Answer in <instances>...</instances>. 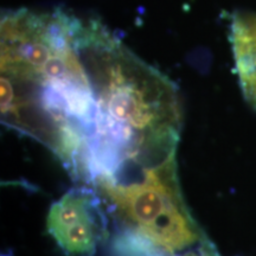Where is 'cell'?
Instances as JSON below:
<instances>
[{"mask_svg":"<svg viewBox=\"0 0 256 256\" xmlns=\"http://www.w3.org/2000/svg\"><path fill=\"white\" fill-rule=\"evenodd\" d=\"M126 230L151 241L172 256L209 241L188 211L177 168L140 184L107 188L98 192Z\"/></svg>","mask_w":256,"mask_h":256,"instance_id":"6da1fadb","label":"cell"},{"mask_svg":"<svg viewBox=\"0 0 256 256\" xmlns=\"http://www.w3.org/2000/svg\"><path fill=\"white\" fill-rule=\"evenodd\" d=\"M102 198L94 188H74L52 204L46 228L69 256H92L107 238V217Z\"/></svg>","mask_w":256,"mask_h":256,"instance_id":"7a4b0ae2","label":"cell"},{"mask_svg":"<svg viewBox=\"0 0 256 256\" xmlns=\"http://www.w3.org/2000/svg\"><path fill=\"white\" fill-rule=\"evenodd\" d=\"M230 38L243 96L256 110V14H235Z\"/></svg>","mask_w":256,"mask_h":256,"instance_id":"3957f363","label":"cell"},{"mask_svg":"<svg viewBox=\"0 0 256 256\" xmlns=\"http://www.w3.org/2000/svg\"><path fill=\"white\" fill-rule=\"evenodd\" d=\"M114 250L116 256H172L130 230H124L115 238Z\"/></svg>","mask_w":256,"mask_h":256,"instance_id":"277c9868","label":"cell"}]
</instances>
